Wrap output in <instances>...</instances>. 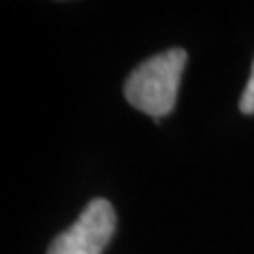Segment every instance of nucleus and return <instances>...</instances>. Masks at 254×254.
<instances>
[{
  "instance_id": "nucleus-3",
  "label": "nucleus",
  "mask_w": 254,
  "mask_h": 254,
  "mask_svg": "<svg viewBox=\"0 0 254 254\" xmlns=\"http://www.w3.org/2000/svg\"><path fill=\"white\" fill-rule=\"evenodd\" d=\"M240 110L244 115H254V62H252L248 85H246V89L242 93V100H240Z\"/></svg>"
},
{
  "instance_id": "nucleus-1",
  "label": "nucleus",
  "mask_w": 254,
  "mask_h": 254,
  "mask_svg": "<svg viewBox=\"0 0 254 254\" xmlns=\"http://www.w3.org/2000/svg\"><path fill=\"white\" fill-rule=\"evenodd\" d=\"M187 66L185 49H168L148 58L131 70L123 85L125 100L159 121L176 106L182 70Z\"/></svg>"
},
{
  "instance_id": "nucleus-2",
  "label": "nucleus",
  "mask_w": 254,
  "mask_h": 254,
  "mask_svg": "<svg viewBox=\"0 0 254 254\" xmlns=\"http://www.w3.org/2000/svg\"><path fill=\"white\" fill-rule=\"evenodd\" d=\"M117 229V214L108 199H91L72 225L51 242L47 254H102Z\"/></svg>"
}]
</instances>
